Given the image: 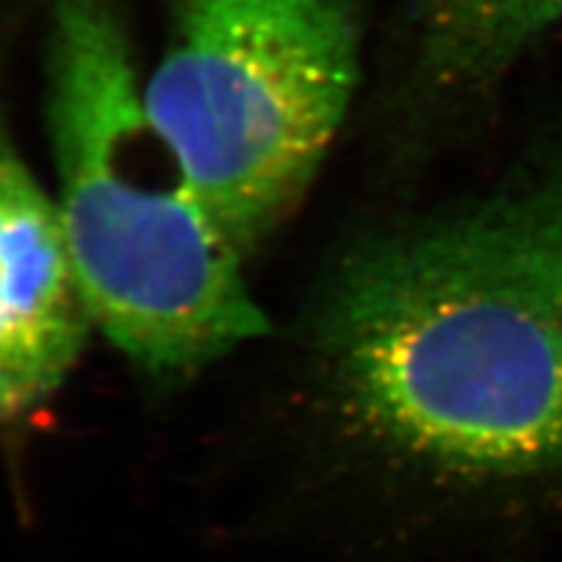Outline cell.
<instances>
[{
  "mask_svg": "<svg viewBox=\"0 0 562 562\" xmlns=\"http://www.w3.org/2000/svg\"><path fill=\"white\" fill-rule=\"evenodd\" d=\"M345 406L434 462L562 457V167L345 260L316 324Z\"/></svg>",
  "mask_w": 562,
  "mask_h": 562,
  "instance_id": "obj_1",
  "label": "cell"
},
{
  "mask_svg": "<svg viewBox=\"0 0 562 562\" xmlns=\"http://www.w3.org/2000/svg\"><path fill=\"white\" fill-rule=\"evenodd\" d=\"M55 195L94 326L153 375L262 336L268 319L179 153L153 120L111 0H47Z\"/></svg>",
  "mask_w": 562,
  "mask_h": 562,
  "instance_id": "obj_2",
  "label": "cell"
},
{
  "mask_svg": "<svg viewBox=\"0 0 562 562\" xmlns=\"http://www.w3.org/2000/svg\"><path fill=\"white\" fill-rule=\"evenodd\" d=\"M359 78L351 0H171L157 127L246 256L310 188Z\"/></svg>",
  "mask_w": 562,
  "mask_h": 562,
  "instance_id": "obj_3",
  "label": "cell"
},
{
  "mask_svg": "<svg viewBox=\"0 0 562 562\" xmlns=\"http://www.w3.org/2000/svg\"><path fill=\"white\" fill-rule=\"evenodd\" d=\"M92 326L55 195L0 134V417L55 394Z\"/></svg>",
  "mask_w": 562,
  "mask_h": 562,
  "instance_id": "obj_4",
  "label": "cell"
},
{
  "mask_svg": "<svg viewBox=\"0 0 562 562\" xmlns=\"http://www.w3.org/2000/svg\"><path fill=\"white\" fill-rule=\"evenodd\" d=\"M562 22V0H425L419 57L431 82L473 90Z\"/></svg>",
  "mask_w": 562,
  "mask_h": 562,
  "instance_id": "obj_5",
  "label": "cell"
}]
</instances>
